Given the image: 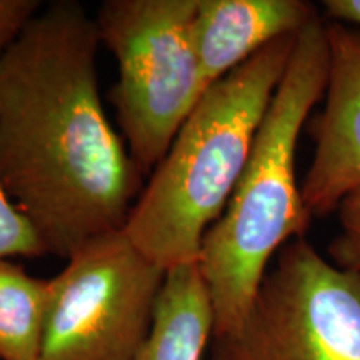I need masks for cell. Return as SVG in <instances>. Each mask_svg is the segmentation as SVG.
Returning <instances> with one entry per match:
<instances>
[{"label":"cell","mask_w":360,"mask_h":360,"mask_svg":"<svg viewBox=\"0 0 360 360\" xmlns=\"http://www.w3.org/2000/svg\"><path fill=\"white\" fill-rule=\"evenodd\" d=\"M98 47L96 19L58 0L0 57V186L62 259L124 231L146 186L102 105Z\"/></svg>","instance_id":"cell-1"},{"label":"cell","mask_w":360,"mask_h":360,"mask_svg":"<svg viewBox=\"0 0 360 360\" xmlns=\"http://www.w3.org/2000/svg\"><path fill=\"white\" fill-rule=\"evenodd\" d=\"M326 20L299 34L295 51L255 135L249 160L229 204L205 232L197 264L214 309V337L238 330L270 262L312 215L295 175L297 143L309 115L326 94Z\"/></svg>","instance_id":"cell-2"},{"label":"cell","mask_w":360,"mask_h":360,"mask_svg":"<svg viewBox=\"0 0 360 360\" xmlns=\"http://www.w3.org/2000/svg\"><path fill=\"white\" fill-rule=\"evenodd\" d=\"M297 37L274 40L210 85L152 170L124 233L164 270L199 260L205 232L222 215L244 172Z\"/></svg>","instance_id":"cell-3"},{"label":"cell","mask_w":360,"mask_h":360,"mask_svg":"<svg viewBox=\"0 0 360 360\" xmlns=\"http://www.w3.org/2000/svg\"><path fill=\"white\" fill-rule=\"evenodd\" d=\"M195 11L197 0H105L94 17L119 69L117 124L146 177L209 89L193 45Z\"/></svg>","instance_id":"cell-4"},{"label":"cell","mask_w":360,"mask_h":360,"mask_svg":"<svg viewBox=\"0 0 360 360\" xmlns=\"http://www.w3.org/2000/svg\"><path fill=\"white\" fill-rule=\"evenodd\" d=\"M209 360H360V272L307 238L278 250L238 330L212 337Z\"/></svg>","instance_id":"cell-5"},{"label":"cell","mask_w":360,"mask_h":360,"mask_svg":"<svg viewBox=\"0 0 360 360\" xmlns=\"http://www.w3.org/2000/svg\"><path fill=\"white\" fill-rule=\"evenodd\" d=\"M51 278L39 360H137L165 274L124 231L79 247Z\"/></svg>","instance_id":"cell-6"},{"label":"cell","mask_w":360,"mask_h":360,"mask_svg":"<svg viewBox=\"0 0 360 360\" xmlns=\"http://www.w3.org/2000/svg\"><path fill=\"white\" fill-rule=\"evenodd\" d=\"M323 107L309 125L314 157L300 184L312 217H326L360 187V27L326 20Z\"/></svg>","instance_id":"cell-7"},{"label":"cell","mask_w":360,"mask_h":360,"mask_svg":"<svg viewBox=\"0 0 360 360\" xmlns=\"http://www.w3.org/2000/svg\"><path fill=\"white\" fill-rule=\"evenodd\" d=\"M319 17V7L304 0H197L192 34L207 85Z\"/></svg>","instance_id":"cell-8"},{"label":"cell","mask_w":360,"mask_h":360,"mask_svg":"<svg viewBox=\"0 0 360 360\" xmlns=\"http://www.w3.org/2000/svg\"><path fill=\"white\" fill-rule=\"evenodd\" d=\"M214 337V309L199 264L167 270L150 335L137 360H202Z\"/></svg>","instance_id":"cell-9"},{"label":"cell","mask_w":360,"mask_h":360,"mask_svg":"<svg viewBox=\"0 0 360 360\" xmlns=\"http://www.w3.org/2000/svg\"><path fill=\"white\" fill-rule=\"evenodd\" d=\"M49 299L51 278L0 259V360H39Z\"/></svg>","instance_id":"cell-10"},{"label":"cell","mask_w":360,"mask_h":360,"mask_svg":"<svg viewBox=\"0 0 360 360\" xmlns=\"http://www.w3.org/2000/svg\"><path fill=\"white\" fill-rule=\"evenodd\" d=\"M47 254L42 238L0 186V259H37Z\"/></svg>","instance_id":"cell-11"},{"label":"cell","mask_w":360,"mask_h":360,"mask_svg":"<svg viewBox=\"0 0 360 360\" xmlns=\"http://www.w3.org/2000/svg\"><path fill=\"white\" fill-rule=\"evenodd\" d=\"M339 233L328 245V260L337 267L360 272V187L354 188L337 207Z\"/></svg>","instance_id":"cell-12"},{"label":"cell","mask_w":360,"mask_h":360,"mask_svg":"<svg viewBox=\"0 0 360 360\" xmlns=\"http://www.w3.org/2000/svg\"><path fill=\"white\" fill-rule=\"evenodd\" d=\"M40 11L42 2L39 0H0V57L12 47Z\"/></svg>","instance_id":"cell-13"},{"label":"cell","mask_w":360,"mask_h":360,"mask_svg":"<svg viewBox=\"0 0 360 360\" xmlns=\"http://www.w3.org/2000/svg\"><path fill=\"white\" fill-rule=\"evenodd\" d=\"M322 11L326 20L360 27V0H326Z\"/></svg>","instance_id":"cell-14"}]
</instances>
